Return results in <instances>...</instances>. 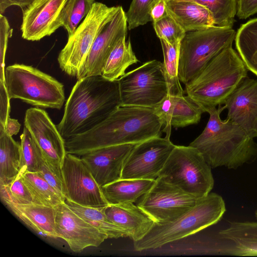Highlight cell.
Listing matches in <instances>:
<instances>
[{
    "mask_svg": "<svg viewBox=\"0 0 257 257\" xmlns=\"http://www.w3.org/2000/svg\"><path fill=\"white\" fill-rule=\"evenodd\" d=\"M20 174L39 204L55 207L65 202L38 173L25 171Z\"/></svg>",
    "mask_w": 257,
    "mask_h": 257,
    "instance_id": "cell-31",
    "label": "cell"
},
{
    "mask_svg": "<svg viewBox=\"0 0 257 257\" xmlns=\"http://www.w3.org/2000/svg\"><path fill=\"white\" fill-rule=\"evenodd\" d=\"M95 0H67L61 13L63 27L68 37L72 35L91 10Z\"/></svg>",
    "mask_w": 257,
    "mask_h": 257,
    "instance_id": "cell-32",
    "label": "cell"
},
{
    "mask_svg": "<svg viewBox=\"0 0 257 257\" xmlns=\"http://www.w3.org/2000/svg\"><path fill=\"white\" fill-rule=\"evenodd\" d=\"M10 100L5 83L0 81V123L5 126L10 117Z\"/></svg>",
    "mask_w": 257,
    "mask_h": 257,
    "instance_id": "cell-40",
    "label": "cell"
},
{
    "mask_svg": "<svg viewBox=\"0 0 257 257\" xmlns=\"http://www.w3.org/2000/svg\"><path fill=\"white\" fill-rule=\"evenodd\" d=\"M257 13V0H237L236 16L246 19Z\"/></svg>",
    "mask_w": 257,
    "mask_h": 257,
    "instance_id": "cell-41",
    "label": "cell"
},
{
    "mask_svg": "<svg viewBox=\"0 0 257 257\" xmlns=\"http://www.w3.org/2000/svg\"><path fill=\"white\" fill-rule=\"evenodd\" d=\"M5 127L7 134L13 137L19 132L21 124L17 119L9 117Z\"/></svg>",
    "mask_w": 257,
    "mask_h": 257,
    "instance_id": "cell-43",
    "label": "cell"
},
{
    "mask_svg": "<svg viewBox=\"0 0 257 257\" xmlns=\"http://www.w3.org/2000/svg\"><path fill=\"white\" fill-rule=\"evenodd\" d=\"M155 180L120 179L101 187L108 204L135 203L150 190Z\"/></svg>",
    "mask_w": 257,
    "mask_h": 257,
    "instance_id": "cell-25",
    "label": "cell"
},
{
    "mask_svg": "<svg viewBox=\"0 0 257 257\" xmlns=\"http://www.w3.org/2000/svg\"><path fill=\"white\" fill-rule=\"evenodd\" d=\"M5 204L18 218L35 231L58 238L55 223L56 207L35 203L20 204L7 202Z\"/></svg>",
    "mask_w": 257,
    "mask_h": 257,
    "instance_id": "cell-23",
    "label": "cell"
},
{
    "mask_svg": "<svg viewBox=\"0 0 257 257\" xmlns=\"http://www.w3.org/2000/svg\"><path fill=\"white\" fill-rule=\"evenodd\" d=\"M137 144L100 148L80 156L98 185L102 187L121 178L125 162Z\"/></svg>",
    "mask_w": 257,
    "mask_h": 257,
    "instance_id": "cell-19",
    "label": "cell"
},
{
    "mask_svg": "<svg viewBox=\"0 0 257 257\" xmlns=\"http://www.w3.org/2000/svg\"><path fill=\"white\" fill-rule=\"evenodd\" d=\"M0 196L4 203L39 204L20 174L9 185H0Z\"/></svg>",
    "mask_w": 257,
    "mask_h": 257,
    "instance_id": "cell-35",
    "label": "cell"
},
{
    "mask_svg": "<svg viewBox=\"0 0 257 257\" xmlns=\"http://www.w3.org/2000/svg\"><path fill=\"white\" fill-rule=\"evenodd\" d=\"M120 106L117 80L109 81L101 75L77 79L56 126L66 140L93 128Z\"/></svg>",
    "mask_w": 257,
    "mask_h": 257,
    "instance_id": "cell-2",
    "label": "cell"
},
{
    "mask_svg": "<svg viewBox=\"0 0 257 257\" xmlns=\"http://www.w3.org/2000/svg\"><path fill=\"white\" fill-rule=\"evenodd\" d=\"M65 202L79 217L106 234L108 238L128 237V234L126 231L112 223L108 218L104 212L103 207L84 206L67 200H65Z\"/></svg>",
    "mask_w": 257,
    "mask_h": 257,
    "instance_id": "cell-28",
    "label": "cell"
},
{
    "mask_svg": "<svg viewBox=\"0 0 257 257\" xmlns=\"http://www.w3.org/2000/svg\"><path fill=\"white\" fill-rule=\"evenodd\" d=\"M157 36L169 43H180L186 32L171 16L166 15L159 20L153 23Z\"/></svg>",
    "mask_w": 257,
    "mask_h": 257,
    "instance_id": "cell-36",
    "label": "cell"
},
{
    "mask_svg": "<svg viewBox=\"0 0 257 257\" xmlns=\"http://www.w3.org/2000/svg\"><path fill=\"white\" fill-rule=\"evenodd\" d=\"M164 56L163 66L169 88V93L182 95L185 93L178 77V61L180 43L172 45L160 39Z\"/></svg>",
    "mask_w": 257,
    "mask_h": 257,
    "instance_id": "cell-30",
    "label": "cell"
},
{
    "mask_svg": "<svg viewBox=\"0 0 257 257\" xmlns=\"http://www.w3.org/2000/svg\"><path fill=\"white\" fill-rule=\"evenodd\" d=\"M162 127L153 108L121 105L93 128L65 140L66 153L80 157L106 147L139 144L161 137Z\"/></svg>",
    "mask_w": 257,
    "mask_h": 257,
    "instance_id": "cell-1",
    "label": "cell"
},
{
    "mask_svg": "<svg viewBox=\"0 0 257 257\" xmlns=\"http://www.w3.org/2000/svg\"><path fill=\"white\" fill-rule=\"evenodd\" d=\"M224 109L219 105L205 110L208 122L200 135L189 146L196 148L212 168L236 169L257 159V145L236 123L221 119Z\"/></svg>",
    "mask_w": 257,
    "mask_h": 257,
    "instance_id": "cell-3",
    "label": "cell"
},
{
    "mask_svg": "<svg viewBox=\"0 0 257 257\" xmlns=\"http://www.w3.org/2000/svg\"><path fill=\"white\" fill-rule=\"evenodd\" d=\"M198 198L158 177L137 205L157 223L173 221L192 208Z\"/></svg>",
    "mask_w": 257,
    "mask_h": 257,
    "instance_id": "cell-11",
    "label": "cell"
},
{
    "mask_svg": "<svg viewBox=\"0 0 257 257\" xmlns=\"http://www.w3.org/2000/svg\"><path fill=\"white\" fill-rule=\"evenodd\" d=\"M227 118L252 138H257V80L244 78L223 102Z\"/></svg>",
    "mask_w": 257,
    "mask_h": 257,
    "instance_id": "cell-18",
    "label": "cell"
},
{
    "mask_svg": "<svg viewBox=\"0 0 257 257\" xmlns=\"http://www.w3.org/2000/svg\"><path fill=\"white\" fill-rule=\"evenodd\" d=\"M254 215H255V218L257 220V208L254 212Z\"/></svg>",
    "mask_w": 257,
    "mask_h": 257,
    "instance_id": "cell-44",
    "label": "cell"
},
{
    "mask_svg": "<svg viewBox=\"0 0 257 257\" xmlns=\"http://www.w3.org/2000/svg\"><path fill=\"white\" fill-rule=\"evenodd\" d=\"M234 41L236 51L246 68L257 76V18L239 27Z\"/></svg>",
    "mask_w": 257,
    "mask_h": 257,
    "instance_id": "cell-27",
    "label": "cell"
},
{
    "mask_svg": "<svg viewBox=\"0 0 257 257\" xmlns=\"http://www.w3.org/2000/svg\"><path fill=\"white\" fill-rule=\"evenodd\" d=\"M5 84L11 99L38 108L60 109L65 99L63 84L33 66L14 64L5 69Z\"/></svg>",
    "mask_w": 257,
    "mask_h": 257,
    "instance_id": "cell-6",
    "label": "cell"
},
{
    "mask_svg": "<svg viewBox=\"0 0 257 257\" xmlns=\"http://www.w3.org/2000/svg\"><path fill=\"white\" fill-rule=\"evenodd\" d=\"M13 34V29L7 18L0 14V81L5 83V60L8 40Z\"/></svg>",
    "mask_w": 257,
    "mask_h": 257,
    "instance_id": "cell-38",
    "label": "cell"
},
{
    "mask_svg": "<svg viewBox=\"0 0 257 257\" xmlns=\"http://www.w3.org/2000/svg\"><path fill=\"white\" fill-rule=\"evenodd\" d=\"M120 39L109 55L103 66L101 76L109 81H115L125 74L131 65L139 60L134 53L130 39Z\"/></svg>",
    "mask_w": 257,
    "mask_h": 257,
    "instance_id": "cell-26",
    "label": "cell"
},
{
    "mask_svg": "<svg viewBox=\"0 0 257 257\" xmlns=\"http://www.w3.org/2000/svg\"><path fill=\"white\" fill-rule=\"evenodd\" d=\"M211 169L196 148L176 145L159 177L199 199L213 188Z\"/></svg>",
    "mask_w": 257,
    "mask_h": 257,
    "instance_id": "cell-8",
    "label": "cell"
},
{
    "mask_svg": "<svg viewBox=\"0 0 257 257\" xmlns=\"http://www.w3.org/2000/svg\"><path fill=\"white\" fill-rule=\"evenodd\" d=\"M166 9L167 14L186 33L215 26L211 12L199 4L188 1H167Z\"/></svg>",
    "mask_w": 257,
    "mask_h": 257,
    "instance_id": "cell-22",
    "label": "cell"
},
{
    "mask_svg": "<svg viewBox=\"0 0 257 257\" xmlns=\"http://www.w3.org/2000/svg\"><path fill=\"white\" fill-rule=\"evenodd\" d=\"M232 45L213 58L191 81L184 92L206 109L223 104L226 98L247 77V68Z\"/></svg>",
    "mask_w": 257,
    "mask_h": 257,
    "instance_id": "cell-4",
    "label": "cell"
},
{
    "mask_svg": "<svg viewBox=\"0 0 257 257\" xmlns=\"http://www.w3.org/2000/svg\"><path fill=\"white\" fill-rule=\"evenodd\" d=\"M235 35L232 27L216 26L187 32L180 45V81L185 85L193 80L213 58L232 45Z\"/></svg>",
    "mask_w": 257,
    "mask_h": 257,
    "instance_id": "cell-7",
    "label": "cell"
},
{
    "mask_svg": "<svg viewBox=\"0 0 257 257\" xmlns=\"http://www.w3.org/2000/svg\"><path fill=\"white\" fill-rule=\"evenodd\" d=\"M55 231L70 249L79 252L85 248L99 246L107 235L73 212L64 202L56 207Z\"/></svg>",
    "mask_w": 257,
    "mask_h": 257,
    "instance_id": "cell-16",
    "label": "cell"
},
{
    "mask_svg": "<svg viewBox=\"0 0 257 257\" xmlns=\"http://www.w3.org/2000/svg\"><path fill=\"white\" fill-rule=\"evenodd\" d=\"M20 139L22 152L21 172H38L44 157L29 131L25 126Z\"/></svg>",
    "mask_w": 257,
    "mask_h": 257,
    "instance_id": "cell-34",
    "label": "cell"
},
{
    "mask_svg": "<svg viewBox=\"0 0 257 257\" xmlns=\"http://www.w3.org/2000/svg\"><path fill=\"white\" fill-rule=\"evenodd\" d=\"M61 171L65 200L92 207H102L108 204L101 187L80 157L67 153Z\"/></svg>",
    "mask_w": 257,
    "mask_h": 257,
    "instance_id": "cell-12",
    "label": "cell"
},
{
    "mask_svg": "<svg viewBox=\"0 0 257 257\" xmlns=\"http://www.w3.org/2000/svg\"><path fill=\"white\" fill-rule=\"evenodd\" d=\"M65 201V190L62 178L58 175L46 162L45 158L37 172Z\"/></svg>",
    "mask_w": 257,
    "mask_h": 257,
    "instance_id": "cell-39",
    "label": "cell"
},
{
    "mask_svg": "<svg viewBox=\"0 0 257 257\" xmlns=\"http://www.w3.org/2000/svg\"><path fill=\"white\" fill-rule=\"evenodd\" d=\"M226 211L223 198L216 193L198 199L190 209L172 221L154 223L141 239L134 241L136 251L159 248L166 244L191 236L217 223Z\"/></svg>",
    "mask_w": 257,
    "mask_h": 257,
    "instance_id": "cell-5",
    "label": "cell"
},
{
    "mask_svg": "<svg viewBox=\"0 0 257 257\" xmlns=\"http://www.w3.org/2000/svg\"><path fill=\"white\" fill-rule=\"evenodd\" d=\"M24 123L48 165L62 178L61 168L67 154L65 140L48 114L41 108H30L26 111Z\"/></svg>",
    "mask_w": 257,
    "mask_h": 257,
    "instance_id": "cell-14",
    "label": "cell"
},
{
    "mask_svg": "<svg viewBox=\"0 0 257 257\" xmlns=\"http://www.w3.org/2000/svg\"><path fill=\"white\" fill-rule=\"evenodd\" d=\"M120 6L108 7L95 2L89 13L68 37L67 42L61 50L58 62L61 69L67 75L77 77L97 34L113 17Z\"/></svg>",
    "mask_w": 257,
    "mask_h": 257,
    "instance_id": "cell-9",
    "label": "cell"
},
{
    "mask_svg": "<svg viewBox=\"0 0 257 257\" xmlns=\"http://www.w3.org/2000/svg\"><path fill=\"white\" fill-rule=\"evenodd\" d=\"M204 112V109L188 95H173L169 113V122L175 128L196 124Z\"/></svg>",
    "mask_w": 257,
    "mask_h": 257,
    "instance_id": "cell-29",
    "label": "cell"
},
{
    "mask_svg": "<svg viewBox=\"0 0 257 257\" xmlns=\"http://www.w3.org/2000/svg\"><path fill=\"white\" fill-rule=\"evenodd\" d=\"M67 0H34L22 9V37L39 41L62 27L61 13Z\"/></svg>",
    "mask_w": 257,
    "mask_h": 257,
    "instance_id": "cell-17",
    "label": "cell"
},
{
    "mask_svg": "<svg viewBox=\"0 0 257 257\" xmlns=\"http://www.w3.org/2000/svg\"><path fill=\"white\" fill-rule=\"evenodd\" d=\"M34 0H0V14L3 15L11 6H17L23 9Z\"/></svg>",
    "mask_w": 257,
    "mask_h": 257,
    "instance_id": "cell-42",
    "label": "cell"
},
{
    "mask_svg": "<svg viewBox=\"0 0 257 257\" xmlns=\"http://www.w3.org/2000/svg\"><path fill=\"white\" fill-rule=\"evenodd\" d=\"M188 1L201 5L212 13L215 25L232 27L236 16L237 0H167Z\"/></svg>",
    "mask_w": 257,
    "mask_h": 257,
    "instance_id": "cell-33",
    "label": "cell"
},
{
    "mask_svg": "<svg viewBox=\"0 0 257 257\" xmlns=\"http://www.w3.org/2000/svg\"><path fill=\"white\" fill-rule=\"evenodd\" d=\"M108 218L123 229L134 241L141 239L151 229L155 221L134 203L108 204L103 207Z\"/></svg>",
    "mask_w": 257,
    "mask_h": 257,
    "instance_id": "cell-21",
    "label": "cell"
},
{
    "mask_svg": "<svg viewBox=\"0 0 257 257\" xmlns=\"http://www.w3.org/2000/svg\"><path fill=\"white\" fill-rule=\"evenodd\" d=\"M154 0H132L125 13L129 30L152 22L150 15L151 5Z\"/></svg>",
    "mask_w": 257,
    "mask_h": 257,
    "instance_id": "cell-37",
    "label": "cell"
},
{
    "mask_svg": "<svg viewBox=\"0 0 257 257\" xmlns=\"http://www.w3.org/2000/svg\"><path fill=\"white\" fill-rule=\"evenodd\" d=\"M121 105L153 108L168 93L163 63L147 61L117 80Z\"/></svg>",
    "mask_w": 257,
    "mask_h": 257,
    "instance_id": "cell-10",
    "label": "cell"
},
{
    "mask_svg": "<svg viewBox=\"0 0 257 257\" xmlns=\"http://www.w3.org/2000/svg\"><path fill=\"white\" fill-rule=\"evenodd\" d=\"M128 27L125 12L120 6L113 17L97 34L76 77L101 75L111 51L123 37H126Z\"/></svg>",
    "mask_w": 257,
    "mask_h": 257,
    "instance_id": "cell-15",
    "label": "cell"
},
{
    "mask_svg": "<svg viewBox=\"0 0 257 257\" xmlns=\"http://www.w3.org/2000/svg\"><path fill=\"white\" fill-rule=\"evenodd\" d=\"M215 236L217 255L257 256V220L231 222Z\"/></svg>",
    "mask_w": 257,
    "mask_h": 257,
    "instance_id": "cell-20",
    "label": "cell"
},
{
    "mask_svg": "<svg viewBox=\"0 0 257 257\" xmlns=\"http://www.w3.org/2000/svg\"><path fill=\"white\" fill-rule=\"evenodd\" d=\"M176 145L155 137L136 144L127 157L120 179L156 180Z\"/></svg>",
    "mask_w": 257,
    "mask_h": 257,
    "instance_id": "cell-13",
    "label": "cell"
},
{
    "mask_svg": "<svg viewBox=\"0 0 257 257\" xmlns=\"http://www.w3.org/2000/svg\"><path fill=\"white\" fill-rule=\"evenodd\" d=\"M22 160L21 143L9 136L0 123V185H9L18 176Z\"/></svg>",
    "mask_w": 257,
    "mask_h": 257,
    "instance_id": "cell-24",
    "label": "cell"
}]
</instances>
